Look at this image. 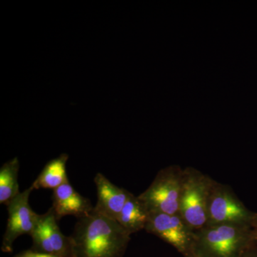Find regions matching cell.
Returning a JSON list of instances; mask_svg holds the SVG:
<instances>
[{
	"instance_id": "8fae6325",
	"label": "cell",
	"mask_w": 257,
	"mask_h": 257,
	"mask_svg": "<svg viewBox=\"0 0 257 257\" xmlns=\"http://www.w3.org/2000/svg\"><path fill=\"white\" fill-rule=\"evenodd\" d=\"M150 211L138 197L130 193L116 221L128 233L135 234L145 229Z\"/></svg>"
},
{
	"instance_id": "9a60e30c",
	"label": "cell",
	"mask_w": 257,
	"mask_h": 257,
	"mask_svg": "<svg viewBox=\"0 0 257 257\" xmlns=\"http://www.w3.org/2000/svg\"><path fill=\"white\" fill-rule=\"evenodd\" d=\"M239 257H257V242L254 241Z\"/></svg>"
},
{
	"instance_id": "7c38bea8",
	"label": "cell",
	"mask_w": 257,
	"mask_h": 257,
	"mask_svg": "<svg viewBox=\"0 0 257 257\" xmlns=\"http://www.w3.org/2000/svg\"><path fill=\"white\" fill-rule=\"evenodd\" d=\"M69 156L62 154L57 158L52 160L44 167L32 186L34 189L58 188L69 182L67 174V162Z\"/></svg>"
},
{
	"instance_id": "277c9868",
	"label": "cell",
	"mask_w": 257,
	"mask_h": 257,
	"mask_svg": "<svg viewBox=\"0 0 257 257\" xmlns=\"http://www.w3.org/2000/svg\"><path fill=\"white\" fill-rule=\"evenodd\" d=\"M182 182L183 170L171 166L160 171L150 187L138 198L150 213L179 214Z\"/></svg>"
},
{
	"instance_id": "ba28073f",
	"label": "cell",
	"mask_w": 257,
	"mask_h": 257,
	"mask_svg": "<svg viewBox=\"0 0 257 257\" xmlns=\"http://www.w3.org/2000/svg\"><path fill=\"white\" fill-rule=\"evenodd\" d=\"M34 190L29 188L14 198L7 204L8 211V224L3 236V248L10 250L13 243L22 235H31L38 220L39 214L30 207L29 199Z\"/></svg>"
},
{
	"instance_id": "30bf717a",
	"label": "cell",
	"mask_w": 257,
	"mask_h": 257,
	"mask_svg": "<svg viewBox=\"0 0 257 257\" xmlns=\"http://www.w3.org/2000/svg\"><path fill=\"white\" fill-rule=\"evenodd\" d=\"M52 208L58 221L65 216H74L78 219L94 209L90 200L82 197L69 182L53 190Z\"/></svg>"
},
{
	"instance_id": "3957f363",
	"label": "cell",
	"mask_w": 257,
	"mask_h": 257,
	"mask_svg": "<svg viewBox=\"0 0 257 257\" xmlns=\"http://www.w3.org/2000/svg\"><path fill=\"white\" fill-rule=\"evenodd\" d=\"M214 179L195 169L183 170L179 214L194 231L207 224V207Z\"/></svg>"
},
{
	"instance_id": "e0dca14e",
	"label": "cell",
	"mask_w": 257,
	"mask_h": 257,
	"mask_svg": "<svg viewBox=\"0 0 257 257\" xmlns=\"http://www.w3.org/2000/svg\"><path fill=\"white\" fill-rule=\"evenodd\" d=\"M187 257H194V256H187Z\"/></svg>"
},
{
	"instance_id": "6da1fadb",
	"label": "cell",
	"mask_w": 257,
	"mask_h": 257,
	"mask_svg": "<svg viewBox=\"0 0 257 257\" xmlns=\"http://www.w3.org/2000/svg\"><path fill=\"white\" fill-rule=\"evenodd\" d=\"M130 236L117 221L93 210L77 219L72 236L73 257H118Z\"/></svg>"
},
{
	"instance_id": "52a82bcc",
	"label": "cell",
	"mask_w": 257,
	"mask_h": 257,
	"mask_svg": "<svg viewBox=\"0 0 257 257\" xmlns=\"http://www.w3.org/2000/svg\"><path fill=\"white\" fill-rule=\"evenodd\" d=\"M57 221L52 207L45 214H39L36 226L30 235L34 246L39 252L73 257L72 239L62 234Z\"/></svg>"
},
{
	"instance_id": "9c48e42d",
	"label": "cell",
	"mask_w": 257,
	"mask_h": 257,
	"mask_svg": "<svg viewBox=\"0 0 257 257\" xmlns=\"http://www.w3.org/2000/svg\"><path fill=\"white\" fill-rule=\"evenodd\" d=\"M94 182L97 194V202L94 207V210L101 215L116 221L130 192L111 183L101 173L96 174Z\"/></svg>"
},
{
	"instance_id": "2e32d148",
	"label": "cell",
	"mask_w": 257,
	"mask_h": 257,
	"mask_svg": "<svg viewBox=\"0 0 257 257\" xmlns=\"http://www.w3.org/2000/svg\"><path fill=\"white\" fill-rule=\"evenodd\" d=\"M251 229H252L253 237L257 242V213L253 214L252 220L251 222Z\"/></svg>"
},
{
	"instance_id": "5bb4252c",
	"label": "cell",
	"mask_w": 257,
	"mask_h": 257,
	"mask_svg": "<svg viewBox=\"0 0 257 257\" xmlns=\"http://www.w3.org/2000/svg\"><path fill=\"white\" fill-rule=\"evenodd\" d=\"M17 257H62L57 255L51 254L43 252H39L36 251H27Z\"/></svg>"
},
{
	"instance_id": "4fadbf2b",
	"label": "cell",
	"mask_w": 257,
	"mask_h": 257,
	"mask_svg": "<svg viewBox=\"0 0 257 257\" xmlns=\"http://www.w3.org/2000/svg\"><path fill=\"white\" fill-rule=\"evenodd\" d=\"M19 170L18 157L6 162L0 169V204L7 205L20 194Z\"/></svg>"
},
{
	"instance_id": "7a4b0ae2",
	"label": "cell",
	"mask_w": 257,
	"mask_h": 257,
	"mask_svg": "<svg viewBox=\"0 0 257 257\" xmlns=\"http://www.w3.org/2000/svg\"><path fill=\"white\" fill-rule=\"evenodd\" d=\"M254 241L251 225H209L195 231L189 256L239 257Z\"/></svg>"
},
{
	"instance_id": "8992f818",
	"label": "cell",
	"mask_w": 257,
	"mask_h": 257,
	"mask_svg": "<svg viewBox=\"0 0 257 257\" xmlns=\"http://www.w3.org/2000/svg\"><path fill=\"white\" fill-rule=\"evenodd\" d=\"M145 230L170 243L184 256L190 253L195 231L179 214L150 212Z\"/></svg>"
},
{
	"instance_id": "5b68a950",
	"label": "cell",
	"mask_w": 257,
	"mask_h": 257,
	"mask_svg": "<svg viewBox=\"0 0 257 257\" xmlns=\"http://www.w3.org/2000/svg\"><path fill=\"white\" fill-rule=\"evenodd\" d=\"M254 213L248 210L229 186L214 180L207 207V224L251 225Z\"/></svg>"
}]
</instances>
